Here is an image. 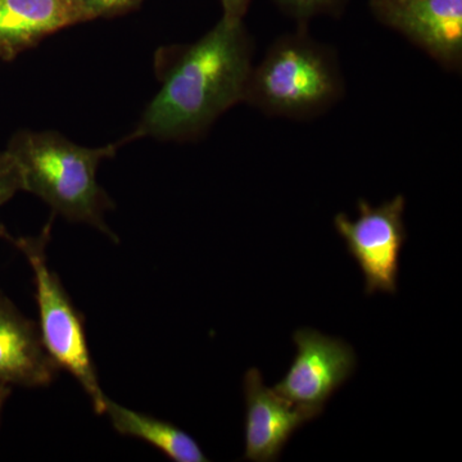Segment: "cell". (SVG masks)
Instances as JSON below:
<instances>
[{"mask_svg": "<svg viewBox=\"0 0 462 462\" xmlns=\"http://www.w3.org/2000/svg\"><path fill=\"white\" fill-rule=\"evenodd\" d=\"M252 47L243 18L223 16L172 67L129 139L188 141L200 135L245 102Z\"/></svg>", "mask_w": 462, "mask_h": 462, "instance_id": "obj_1", "label": "cell"}, {"mask_svg": "<svg viewBox=\"0 0 462 462\" xmlns=\"http://www.w3.org/2000/svg\"><path fill=\"white\" fill-rule=\"evenodd\" d=\"M7 151L16 162L23 190L35 194L67 220L91 225L117 240L105 220L114 205L97 180L100 163L115 156L117 145L89 148L57 132L23 130L11 139Z\"/></svg>", "mask_w": 462, "mask_h": 462, "instance_id": "obj_2", "label": "cell"}, {"mask_svg": "<svg viewBox=\"0 0 462 462\" xmlns=\"http://www.w3.org/2000/svg\"><path fill=\"white\" fill-rule=\"evenodd\" d=\"M345 96L338 58L300 26L273 42L252 69L245 102L270 116L310 118L324 114Z\"/></svg>", "mask_w": 462, "mask_h": 462, "instance_id": "obj_3", "label": "cell"}, {"mask_svg": "<svg viewBox=\"0 0 462 462\" xmlns=\"http://www.w3.org/2000/svg\"><path fill=\"white\" fill-rule=\"evenodd\" d=\"M51 220L35 236L12 239L29 261L35 279L39 307V329L42 345L60 369L71 374L93 403L94 411L103 415L107 396L100 388L98 374L91 361L85 333L84 316L72 303L47 258Z\"/></svg>", "mask_w": 462, "mask_h": 462, "instance_id": "obj_4", "label": "cell"}, {"mask_svg": "<svg viewBox=\"0 0 462 462\" xmlns=\"http://www.w3.org/2000/svg\"><path fill=\"white\" fill-rule=\"evenodd\" d=\"M404 207L406 199L401 194L379 207L360 199L357 220L352 221L346 214L334 218V226L345 239L348 254L363 270L366 294L397 291L401 249L407 240Z\"/></svg>", "mask_w": 462, "mask_h": 462, "instance_id": "obj_5", "label": "cell"}, {"mask_svg": "<svg viewBox=\"0 0 462 462\" xmlns=\"http://www.w3.org/2000/svg\"><path fill=\"white\" fill-rule=\"evenodd\" d=\"M293 340L296 358L273 391L289 402L320 415L331 394L355 372L354 348L345 340L310 328L298 329Z\"/></svg>", "mask_w": 462, "mask_h": 462, "instance_id": "obj_6", "label": "cell"}, {"mask_svg": "<svg viewBox=\"0 0 462 462\" xmlns=\"http://www.w3.org/2000/svg\"><path fill=\"white\" fill-rule=\"evenodd\" d=\"M374 17L402 33L439 65L460 71L462 0H370Z\"/></svg>", "mask_w": 462, "mask_h": 462, "instance_id": "obj_7", "label": "cell"}, {"mask_svg": "<svg viewBox=\"0 0 462 462\" xmlns=\"http://www.w3.org/2000/svg\"><path fill=\"white\" fill-rule=\"evenodd\" d=\"M245 458L248 461L278 460L291 434L316 418L314 412L289 402L278 392L267 388L256 367L245 374Z\"/></svg>", "mask_w": 462, "mask_h": 462, "instance_id": "obj_8", "label": "cell"}, {"mask_svg": "<svg viewBox=\"0 0 462 462\" xmlns=\"http://www.w3.org/2000/svg\"><path fill=\"white\" fill-rule=\"evenodd\" d=\"M60 367L42 345L41 329L0 291V383L39 388L51 384Z\"/></svg>", "mask_w": 462, "mask_h": 462, "instance_id": "obj_9", "label": "cell"}, {"mask_svg": "<svg viewBox=\"0 0 462 462\" xmlns=\"http://www.w3.org/2000/svg\"><path fill=\"white\" fill-rule=\"evenodd\" d=\"M84 21L80 0H0V58L14 60L45 36Z\"/></svg>", "mask_w": 462, "mask_h": 462, "instance_id": "obj_10", "label": "cell"}, {"mask_svg": "<svg viewBox=\"0 0 462 462\" xmlns=\"http://www.w3.org/2000/svg\"><path fill=\"white\" fill-rule=\"evenodd\" d=\"M103 413L108 416L117 433L145 440L149 445L161 449L172 461H209L197 440L171 422L158 420L153 416L126 409L108 397Z\"/></svg>", "mask_w": 462, "mask_h": 462, "instance_id": "obj_11", "label": "cell"}, {"mask_svg": "<svg viewBox=\"0 0 462 462\" xmlns=\"http://www.w3.org/2000/svg\"><path fill=\"white\" fill-rule=\"evenodd\" d=\"M348 0H273L276 5L291 18L305 23L310 18L330 14L339 16Z\"/></svg>", "mask_w": 462, "mask_h": 462, "instance_id": "obj_12", "label": "cell"}, {"mask_svg": "<svg viewBox=\"0 0 462 462\" xmlns=\"http://www.w3.org/2000/svg\"><path fill=\"white\" fill-rule=\"evenodd\" d=\"M23 190L20 172L7 149L0 152V205L8 202L17 191Z\"/></svg>", "mask_w": 462, "mask_h": 462, "instance_id": "obj_13", "label": "cell"}, {"mask_svg": "<svg viewBox=\"0 0 462 462\" xmlns=\"http://www.w3.org/2000/svg\"><path fill=\"white\" fill-rule=\"evenodd\" d=\"M142 0H80L88 21L91 18L109 16L135 7Z\"/></svg>", "mask_w": 462, "mask_h": 462, "instance_id": "obj_14", "label": "cell"}, {"mask_svg": "<svg viewBox=\"0 0 462 462\" xmlns=\"http://www.w3.org/2000/svg\"><path fill=\"white\" fill-rule=\"evenodd\" d=\"M252 0H221L224 16L243 18Z\"/></svg>", "mask_w": 462, "mask_h": 462, "instance_id": "obj_15", "label": "cell"}, {"mask_svg": "<svg viewBox=\"0 0 462 462\" xmlns=\"http://www.w3.org/2000/svg\"><path fill=\"white\" fill-rule=\"evenodd\" d=\"M12 393L11 385L5 384V383H0V420H2V413L3 410H5V402L9 396Z\"/></svg>", "mask_w": 462, "mask_h": 462, "instance_id": "obj_16", "label": "cell"}, {"mask_svg": "<svg viewBox=\"0 0 462 462\" xmlns=\"http://www.w3.org/2000/svg\"><path fill=\"white\" fill-rule=\"evenodd\" d=\"M0 238L11 239L7 230L5 229V226H3L2 224H0Z\"/></svg>", "mask_w": 462, "mask_h": 462, "instance_id": "obj_17", "label": "cell"}]
</instances>
